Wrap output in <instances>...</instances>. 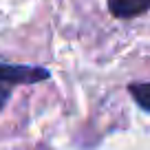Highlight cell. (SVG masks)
<instances>
[{
    "mask_svg": "<svg viewBox=\"0 0 150 150\" xmlns=\"http://www.w3.org/2000/svg\"><path fill=\"white\" fill-rule=\"evenodd\" d=\"M130 95L137 99V104L144 110H150V84H132Z\"/></svg>",
    "mask_w": 150,
    "mask_h": 150,
    "instance_id": "obj_3",
    "label": "cell"
},
{
    "mask_svg": "<svg viewBox=\"0 0 150 150\" xmlns=\"http://www.w3.org/2000/svg\"><path fill=\"white\" fill-rule=\"evenodd\" d=\"M49 73L40 66H13L0 62V82L2 84H33L47 80Z\"/></svg>",
    "mask_w": 150,
    "mask_h": 150,
    "instance_id": "obj_1",
    "label": "cell"
},
{
    "mask_svg": "<svg viewBox=\"0 0 150 150\" xmlns=\"http://www.w3.org/2000/svg\"><path fill=\"white\" fill-rule=\"evenodd\" d=\"M108 9L117 18H132L150 9V0H108Z\"/></svg>",
    "mask_w": 150,
    "mask_h": 150,
    "instance_id": "obj_2",
    "label": "cell"
},
{
    "mask_svg": "<svg viewBox=\"0 0 150 150\" xmlns=\"http://www.w3.org/2000/svg\"><path fill=\"white\" fill-rule=\"evenodd\" d=\"M7 99H9V88H7V86L0 82V108L7 104Z\"/></svg>",
    "mask_w": 150,
    "mask_h": 150,
    "instance_id": "obj_4",
    "label": "cell"
}]
</instances>
